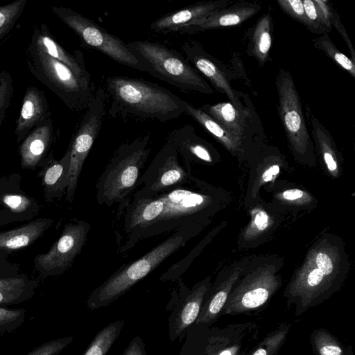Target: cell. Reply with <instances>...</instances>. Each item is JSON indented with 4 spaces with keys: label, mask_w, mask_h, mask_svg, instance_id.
<instances>
[{
    "label": "cell",
    "mask_w": 355,
    "mask_h": 355,
    "mask_svg": "<svg viewBox=\"0 0 355 355\" xmlns=\"http://www.w3.org/2000/svg\"><path fill=\"white\" fill-rule=\"evenodd\" d=\"M192 178L188 182L148 198L131 196L119 204L112 222L117 251L125 254L146 239L198 225L211 198Z\"/></svg>",
    "instance_id": "6da1fadb"
},
{
    "label": "cell",
    "mask_w": 355,
    "mask_h": 355,
    "mask_svg": "<svg viewBox=\"0 0 355 355\" xmlns=\"http://www.w3.org/2000/svg\"><path fill=\"white\" fill-rule=\"evenodd\" d=\"M110 98L108 115L133 116L161 122L185 112L186 101L165 87L143 79L114 76L105 79Z\"/></svg>",
    "instance_id": "7a4b0ae2"
},
{
    "label": "cell",
    "mask_w": 355,
    "mask_h": 355,
    "mask_svg": "<svg viewBox=\"0 0 355 355\" xmlns=\"http://www.w3.org/2000/svg\"><path fill=\"white\" fill-rule=\"evenodd\" d=\"M198 230V225L182 227L142 257L121 266L90 293L87 307L95 310L116 301L168 257L184 247Z\"/></svg>",
    "instance_id": "3957f363"
},
{
    "label": "cell",
    "mask_w": 355,
    "mask_h": 355,
    "mask_svg": "<svg viewBox=\"0 0 355 355\" xmlns=\"http://www.w3.org/2000/svg\"><path fill=\"white\" fill-rule=\"evenodd\" d=\"M150 140L147 133L122 144L115 150L95 186L98 205L120 204L135 191L151 152Z\"/></svg>",
    "instance_id": "277c9868"
},
{
    "label": "cell",
    "mask_w": 355,
    "mask_h": 355,
    "mask_svg": "<svg viewBox=\"0 0 355 355\" xmlns=\"http://www.w3.org/2000/svg\"><path fill=\"white\" fill-rule=\"evenodd\" d=\"M128 45L145 71L184 92L214 94L212 87L176 50L161 43L136 40Z\"/></svg>",
    "instance_id": "5b68a950"
},
{
    "label": "cell",
    "mask_w": 355,
    "mask_h": 355,
    "mask_svg": "<svg viewBox=\"0 0 355 355\" xmlns=\"http://www.w3.org/2000/svg\"><path fill=\"white\" fill-rule=\"evenodd\" d=\"M31 73L51 90L72 111L85 110L96 91L94 84L78 78L64 64L29 43L25 52Z\"/></svg>",
    "instance_id": "8992f818"
},
{
    "label": "cell",
    "mask_w": 355,
    "mask_h": 355,
    "mask_svg": "<svg viewBox=\"0 0 355 355\" xmlns=\"http://www.w3.org/2000/svg\"><path fill=\"white\" fill-rule=\"evenodd\" d=\"M331 256L319 251L288 286L286 295L295 304L297 314L318 305L333 292L336 273Z\"/></svg>",
    "instance_id": "52a82bcc"
},
{
    "label": "cell",
    "mask_w": 355,
    "mask_h": 355,
    "mask_svg": "<svg viewBox=\"0 0 355 355\" xmlns=\"http://www.w3.org/2000/svg\"><path fill=\"white\" fill-rule=\"evenodd\" d=\"M51 10L78 36L85 45L100 51L119 64L146 72L128 44L107 32L94 21L63 6H53Z\"/></svg>",
    "instance_id": "ba28073f"
},
{
    "label": "cell",
    "mask_w": 355,
    "mask_h": 355,
    "mask_svg": "<svg viewBox=\"0 0 355 355\" xmlns=\"http://www.w3.org/2000/svg\"><path fill=\"white\" fill-rule=\"evenodd\" d=\"M107 95L103 88L96 89L85 109L69 146L70 150L66 200L72 202L84 162L101 129L106 114Z\"/></svg>",
    "instance_id": "9c48e42d"
},
{
    "label": "cell",
    "mask_w": 355,
    "mask_h": 355,
    "mask_svg": "<svg viewBox=\"0 0 355 355\" xmlns=\"http://www.w3.org/2000/svg\"><path fill=\"white\" fill-rule=\"evenodd\" d=\"M276 87L279 116L292 150L298 157L313 156L312 141L301 98L289 71L284 69L279 70L276 76Z\"/></svg>",
    "instance_id": "30bf717a"
},
{
    "label": "cell",
    "mask_w": 355,
    "mask_h": 355,
    "mask_svg": "<svg viewBox=\"0 0 355 355\" xmlns=\"http://www.w3.org/2000/svg\"><path fill=\"white\" fill-rule=\"evenodd\" d=\"M190 164L167 139L142 173L132 196L148 198L184 184L191 180Z\"/></svg>",
    "instance_id": "8fae6325"
},
{
    "label": "cell",
    "mask_w": 355,
    "mask_h": 355,
    "mask_svg": "<svg viewBox=\"0 0 355 355\" xmlns=\"http://www.w3.org/2000/svg\"><path fill=\"white\" fill-rule=\"evenodd\" d=\"M177 282L178 290L173 289L168 308L172 311L168 318V338L171 342L182 340L186 330L196 320L200 311L205 295L211 286V277L196 283L190 290L182 278Z\"/></svg>",
    "instance_id": "7c38bea8"
},
{
    "label": "cell",
    "mask_w": 355,
    "mask_h": 355,
    "mask_svg": "<svg viewBox=\"0 0 355 355\" xmlns=\"http://www.w3.org/2000/svg\"><path fill=\"white\" fill-rule=\"evenodd\" d=\"M278 285L272 269H258L249 274L230 294L222 311L225 314H237L257 309L268 300Z\"/></svg>",
    "instance_id": "4fadbf2b"
},
{
    "label": "cell",
    "mask_w": 355,
    "mask_h": 355,
    "mask_svg": "<svg viewBox=\"0 0 355 355\" xmlns=\"http://www.w3.org/2000/svg\"><path fill=\"white\" fill-rule=\"evenodd\" d=\"M91 228V225L83 220L66 224L60 237L49 251L37 257L40 267L51 274L67 270L86 243Z\"/></svg>",
    "instance_id": "5bb4252c"
},
{
    "label": "cell",
    "mask_w": 355,
    "mask_h": 355,
    "mask_svg": "<svg viewBox=\"0 0 355 355\" xmlns=\"http://www.w3.org/2000/svg\"><path fill=\"white\" fill-rule=\"evenodd\" d=\"M181 49L188 62L218 92L225 94L231 103L240 109L246 108L242 104L241 95L231 87L230 73L220 61L195 40H185L181 45Z\"/></svg>",
    "instance_id": "9a60e30c"
},
{
    "label": "cell",
    "mask_w": 355,
    "mask_h": 355,
    "mask_svg": "<svg viewBox=\"0 0 355 355\" xmlns=\"http://www.w3.org/2000/svg\"><path fill=\"white\" fill-rule=\"evenodd\" d=\"M230 3L228 0H218L190 5L157 18L151 23L150 29L162 34H182L185 29L197 25L213 12L227 7Z\"/></svg>",
    "instance_id": "2e32d148"
},
{
    "label": "cell",
    "mask_w": 355,
    "mask_h": 355,
    "mask_svg": "<svg viewBox=\"0 0 355 355\" xmlns=\"http://www.w3.org/2000/svg\"><path fill=\"white\" fill-rule=\"evenodd\" d=\"M30 42L51 57L64 64L83 81L87 84H93L92 76L86 67L83 52L76 50L71 53L63 48L55 40L45 24L35 27Z\"/></svg>",
    "instance_id": "e0dca14e"
},
{
    "label": "cell",
    "mask_w": 355,
    "mask_h": 355,
    "mask_svg": "<svg viewBox=\"0 0 355 355\" xmlns=\"http://www.w3.org/2000/svg\"><path fill=\"white\" fill-rule=\"evenodd\" d=\"M50 116L49 105L44 91L35 86L28 87L16 121L17 141H22L35 127Z\"/></svg>",
    "instance_id": "ac0fdd59"
},
{
    "label": "cell",
    "mask_w": 355,
    "mask_h": 355,
    "mask_svg": "<svg viewBox=\"0 0 355 355\" xmlns=\"http://www.w3.org/2000/svg\"><path fill=\"white\" fill-rule=\"evenodd\" d=\"M261 8V6L255 3H241L226 7L213 12L197 25L185 29L182 34H194L210 29L236 26L256 15Z\"/></svg>",
    "instance_id": "d6986e66"
},
{
    "label": "cell",
    "mask_w": 355,
    "mask_h": 355,
    "mask_svg": "<svg viewBox=\"0 0 355 355\" xmlns=\"http://www.w3.org/2000/svg\"><path fill=\"white\" fill-rule=\"evenodd\" d=\"M167 139L176 148L180 156L189 164L197 161L206 163L213 162L210 145L196 134L191 125L187 124L174 129Z\"/></svg>",
    "instance_id": "ffe728a7"
},
{
    "label": "cell",
    "mask_w": 355,
    "mask_h": 355,
    "mask_svg": "<svg viewBox=\"0 0 355 355\" xmlns=\"http://www.w3.org/2000/svg\"><path fill=\"white\" fill-rule=\"evenodd\" d=\"M51 116L35 127L19 146L21 166L34 168L49 148L53 138Z\"/></svg>",
    "instance_id": "44dd1931"
},
{
    "label": "cell",
    "mask_w": 355,
    "mask_h": 355,
    "mask_svg": "<svg viewBox=\"0 0 355 355\" xmlns=\"http://www.w3.org/2000/svg\"><path fill=\"white\" fill-rule=\"evenodd\" d=\"M200 108L242 141L248 126L247 119L250 116V110L238 108L230 102L205 104Z\"/></svg>",
    "instance_id": "7402d4cb"
},
{
    "label": "cell",
    "mask_w": 355,
    "mask_h": 355,
    "mask_svg": "<svg viewBox=\"0 0 355 355\" xmlns=\"http://www.w3.org/2000/svg\"><path fill=\"white\" fill-rule=\"evenodd\" d=\"M240 274V270H236L216 287H209L205 295L199 315L193 324L207 326L216 320Z\"/></svg>",
    "instance_id": "603a6c76"
},
{
    "label": "cell",
    "mask_w": 355,
    "mask_h": 355,
    "mask_svg": "<svg viewBox=\"0 0 355 355\" xmlns=\"http://www.w3.org/2000/svg\"><path fill=\"white\" fill-rule=\"evenodd\" d=\"M52 222L50 219L37 220L19 228L0 233V249L17 250L30 245Z\"/></svg>",
    "instance_id": "cb8c5ba5"
},
{
    "label": "cell",
    "mask_w": 355,
    "mask_h": 355,
    "mask_svg": "<svg viewBox=\"0 0 355 355\" xmlns=\"http://www.w3.org/2000/svg\"><path fill=\"white\" fill-rule=\"evenodd\" d=\"M185 112L196 121L206 131L232 153L241 150L242 141L222 127L215 119L200 107H196L186 101Z\"/></svg>",
    "instance_id": "d4e9b609"
},
{
    "label": "cell",
    "mask_w": 355,
    "mask_h": 355,
    "mask_svg": "<svg viewBox=\"0 0 355 355\" xmlns=\"http://www.w3.org/2000/svg\"><path fill=\"white\" fill-rule=\"evenodd\" d=\"M272 24L269 12L262 15L254 27L248 45V54L254 57L261 67L268 60L272 46Z\"/></svg>",
    "instance_id": "484cf974"
},
{
    "label": "cell",
    "mask_w": 355,
    "mask_h": 355,
    "mask_svg": "<svg viewBox=\"0 0 355 355\" xmlns=\"http://www.w3.org/2000/svg\"><path fill=\"white\" fill-rule=\"evenodd\" d=\"M70 150H67L60 160H54L47 168L44 175V183L49 192L62 196L68 184Z\"/></svg>",
    "instance_id": "4316f807"
},
{
    "label": "cell",
    "mask_w": 355,
    "mask_h": 355,
    "mask_svg": "<svg viewBox=\"0 0 355 355\" xmlns=\"http://www.w3.org/2000/svg\"><path fill=\"white\" fill-rule=\"evenodd\" d=\"M125 324L123 319L112 322L99 331L83 355H106L119 336Z\"/></svg>",
    "instance_id": "83f0119b"
},
{
    "label": "cell",
    "mask_w": 355,
    "mask_h": 355,
    "mask_svg": "<svg viewBox=\"0 0 355 355\" xmlns=\"http://www.w3.org/2000/svg\"><path fill=\"white\" fill-rule=\"evenodd\" d=\"M313 43L318 49L322 51L336 64L347 71L352 78H355L354 62L336 47L327 33L314 38Z\"/></svg>",
    "instance_id": "f1b7e54d"
},
{
    "label": "cell",
    "mask_w": 355,
    "mask_h": 355,
    "mask_svg": "<svg viewBox=\"0 0 355 355\" xmlns=\"http://www.w3.org/2000/svg\"><path fill=\"white\" fill-rule=\"evenodd\" d=\"M28 0H15L0 5V40L8 34L22 14Z\"/></svg>",
    "instance_id": "f546056e"
},
{
    "label": "cell",
    "mask_w": 355,
    "mask_h": 355,
    "mask_svg": "<svg viewBox=\"0 0 355 355\" xmlns=\"http://www.w3.org/2000/svg\"><path fill=\"white\" fill-rule=\"evenodd\" d=\"M302 4L308 23L307 28L315 34L328 33L331 26L324 19L315 0H303Z\"/></svg>",
    "instance_id": "4dcf8cb0"
},
{
    "label": "cell",
    "mask_w": 355,
    "mask_h": 355,
    "mask_svg": "<svg viewBox=\"0 0 355 355\" xmlns=\"http://www.w3.org/2000/svg\"><path fill=\"white\" fill-rule=\"evenodd\" d=\"M313 343L319 355H343V349L336 339L323 330L315 333Z\"/></svg>",
    "instance_id": "1f68e13d"
},
{
    "label": "cell",
    "mask_w": 355,
    "mask_h": 355,
    "mask_svg": "<svg viewBox=\"0 0 355 355\" xmlns=\"http://www.w3.org/2000/svg\"><path fill=\"white\" fill-rule=\"evenodd\" d=\"M13 80L6 70L0 72V128L13 95Z\"/></svg>",
    "instance_id": "d6a6232c"
},
{
    "label": "cell",
    "mask_w": 355,
    "mask_h": 355,
    "mask_svg": "<svg viewBox=\"0 0 355 355\" xmlns=\"http://www.w3.org/2000/svg\"><path fill=\"white\" fill-rule=\"evenodd\" d=\"M289 326L285 327L269 336L252 355H275L283 344Z\"/></svg>",
    "instance_id": "836d02e7"
},
{
    "label": "cell",
    "mask_w": 355,
    "mask_h": 355,
    "mask_svg": "<svg viewBox=\"0 0 355 355\" xmlns=\"http://www.w3.org/2000/svg\"><path fill=\"white\" fill-rule=\"evenodd\" d=\"M24 309L0 307V331H12L24 320Z\"/></svg>",
    "instance_id": "e575fe53"
},
{
    "label": "cell",
    "mask_w": 355,
    "mask_h": 355,
    "mask_svg": "<svg viewBox=\"0 0 355 355\" xmlns=\"http://www.w3.org/2000/svg\"><path fill=\"white\" fill-rule=\"evenodd\" d=\"M73 336H68L46 342L26 355H58L73 341Z\"/></svg>",
    "instance_id": "d590c367"
},
{
    "label": "cell",
    "mask_w": 355,
    "mask_h": 355,
    "mask_svg": "<svg viewBox=\"0 0 355 355\" xmlns=\"http://www.w3.org/2000/svg\"><path fill=\"white\" fill-rule=\"evenodd\" d=\"M277 3L284 12L307 28L308 23L302 0H278Z\"/></svg>",
    "instance_id": "8d00e7d4"
},
{
    "label": "cell",
    "mask_w": 355,
    "mask_h": 355,
    "mask_svg": "<svg viewBox=\"0 0 355 355\" xmlns=\"http://www.w3.org/2000/svg\"><path fill=\"white\" fill-rule=\"evenodd\" d=\"M3 202L15 212L25 211L31 204L29 199L21 195H6L3 198Z\"/></svg>",
    "instance_id": "74e56055"
},
{
    "label": "cell",
    "mask_w": 355,
    "mask_h": 355,
    "mask_svg": "<svg viewBox=\"0 0 355 355\" xmlns=\"http://www.w3.org/2000/svg\"><path fill=\"white\" fill-rule=\"evenodd\" d=\"M24 288L17 289H0V305L14 304L22 300Z\"/></svg>",
    "instance_id": "f35d334b"
},
{
    "label": "cell",
    "mask_w": 355,
    "mask_h": 355,
    "mask_svg": "<svg viewBox=\"0 0 355 355\" xmlns=\"http://www.w3.org/2000/svg\"><path fill=\"white\" fill-rule=\"evenodd\" d=\"M333 24L334 27L336 28V30L340 33V35L343 37V38L345 40V42L350 50L351 56H352V60L355 61V50L353 48V46L351 43V41L347 34V32L345 31V29L344 28L343 24H341V21L340 20L339 16L338 14L335 12L331 10V24Z\"/></svg>",
    "instance_id": "ab89813d"
},
{
    "label": "cell",
    "mask_w": 355,
    "mask_h": 355,
    "mask_svg": "<svg viewBox=\"0 0 355 355\" xmlns=\"http://www.w3.org/2000/svg\"><path fill=\"white\" fill-rule=\"evenodd\" d=\"M122 355H147L143 339L139 336H136L130 342Z\"/></svg>",
    "instance_id": "60d3db41"
},
{
    "label": "cell",
    "mask_w": 355,
    "mask_h": 355,
    "mask_svg": "<svg viewBox=\"0 0 355 355\" xmlns=\"http://www.w3.org/2000/svg\"><path fill=\"white\" fill-rule=\"evenodd\" d=\"M25 281L22 278H0V289H17L24 288Z\"/></svg>",
    "instance_id": "b9f144b4"
},
{
    "label": "cell",
    "mask_w": 355,
    "mask_h": 355,
    "mask_svg": "<svg viewBox=\"0 0 355 355\" xmlns=\"http://www.w3.org/2000/svg\"><path fill=\"white\" fill-rule=\"evenodd\" d=\"M268 216L263 211H259L254 219L253 226L257 231H263L266 229L268 225Z\"/></svg>",
    "instance_id": "7bdbcfd3"
},
{
    "label": "cell",
    "mask_w": 355,
    "mask_h": 355,
    "mask_svg": "<svg viewBox=\"0 0 355 355\" xmlns=\"http://www.w3.org/2000/svg\"><path fill=\"white\" fill-rule=\"evenodd\" d=\"M304 192L300 189H290L285 191L282 196L287 200H295L302 198Z\"/></svg>",
    "instance_id": "ee69618b"
},
{
    "label": "cell",
    "mask_w": 355,
    "mask_h": 355,
    "mask_svg": "<svg viewBox=\"0 0 355 355\" xmlns=\"http://www.w3.org/2000/svg\"><path fill=\"white\" fill-rule=\"evenodd\" d=\"M279 172V166L278 165H272L268 168V170L265 171L262 175V179L265 182H269L272 180L273 177L275 176Z\"/></svg>",
    "instance_id": "f6af8a7d"
},
{
    "label": "cell",
    "mask_w": 355,
    "mask_h": 355,
    "mask_svg": "<svg viewBox=\"0 0 355 355\" xmlns=\"http://www.w3.org/2000/svg\"><path fill=\"white\" fill-rule=\"evenodd\" d=\"M236 350L237 348L236 347H232L221 351L217 355H235Z\"/></svg>",
    "instance_id": "bcb514c9"
}]
</instances>
